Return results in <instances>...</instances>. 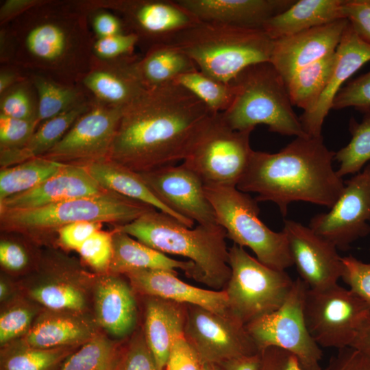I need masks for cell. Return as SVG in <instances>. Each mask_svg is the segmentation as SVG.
Here are the masks:
<instances>
[{"mask_svg": "<svg viewBox=\"0 0 370 370\" xmlns=\"http://www.w3.org/2000/svg\"><path fill=\"white\" fill-rule=\"evenodd\" d=\"M90 24L95 38H103L128 32L123 20L117 15L104 9L88 12Z\"/></svg>", "mask_w": 370, "mask_h": 370, "instance_id": "db71d44e", "label": "cell"}, {"mask_svg": "<svg viewBox=\"0 0 370 370\" xmlns=\"http://www.w3.org/2000/svg\"><path fill=\"white\" fill-rule=\"evenodd\" d=\"M349 107L362 113L370 110V71L349 81L334 98L332 109Z\"/></svg>", "mask_w": 370, "mask_h": 370, "instance_id": "ee69618b", "label": "cell"}, {"mask_svg": "<svg viewBox=\"0 0 370 370\" xmlns=\"http://www.w3.org/2000/svg\"><path fill=\"white\" fill-rule=\"evenodd\" d=\"M134 290L179 304L199 306L222 315H232L225 290H206L192 286L177 273L160 269L134 270L125 274Z\"/></svg>", "mask_w": 370, "mask_h": 370, "instance_id": "603a6c76", "label": "cell"}, {"mask_svg": "<svg viewBox=\"0 0 370 370\" xmlns=\"http://www.w3.org/2000/svg\"><path fill=\"white\" fill-rule=\"evenodd\" d=\"M186 312L182 304L147 296L144 336L160 370H164L174 341L184 334Z\"/></svg>", "mask_w": 370, "mask_h": 370, "instance_id": "83f0119b", "label": "cell"}, {"mask_svg": "<svg viewBox=\"0 0 370 370\" xmlns=\"http://www.w3.org/2000/svg\"><path fill=\"white\" fill-rule=\"evenodd\" d=\"M36 96L37 93L32 82L29 77H26L1 95L0 114L19 119L38 121Z\"/></svg>", "mask_w": 370, "mask_h": 370, "instance_id": "b9f144b4", "label": "cell"}, {"mask_svg": "<svg viewBox=\"0 0 370 370\" xmlns=\"http://www.w3.org/2000/svg\"><path fill=\"white\" fill-rule=\"evenodd\" d=\"M282 232L299 278L310 289H324L338 284L343 263L334 244L293 220L284 221Z\"/></svg>", "mask_w": 370, "mask_h": 370, "instance_id": "d6986e66", "label": "cell"}, {"mask_svg": "<svg viewBox=\"0 0 370 370\" xmlns=\"http://www.w3.org/2000/svg\"><path fill=\"white\" fill-rule=\"evenodd\" d=\"M41 310L30 299L14 297L5 302L0 314L1 347L24 336Z\"/></svg>", "mask_w": 370, "mask_h": 370, "instance_id": "60d3db41", "label": "cell"}, {"mask_svg": "<svg viewBox=\"0 0 370 370\" xmlns=\"http://www.w3.org/2000/svg\"><path fill=\"white\" fill-rule=\"evenodd\" d=\"M361 122L352 117L349 130V143L335 153L334 160L340 164L336 173L341 177L361 171L370 160V110L363 113Z\"/></svg>", "mask_w": 370, "mask_h": 370, "instance_id": "ab89813d", "label": "cell"}, {"mask_svg": "<svg viewBox=\"0 0 370 370\" xmlns=\"http://www.w3.org/2000/svg\"><path fill=\"white\" fill-rule=\"evenodd\" d=\"M273 370H304L297 359L291 353L277 347H271ZM324 370H328L326 368Z\"/></svg>", "mask_w": 370, "mask_h": 370, "instance_id": "680465c9", "label": "cell"}, {"mask_svg": "<svg viewBox=\"0 0 370 370\" xmlns=\"http://www.w3.org/2000/svg\"><path fill=\"white\" fill-rule=\"evenodd\" d=\"M113 254L108 273L119 275L141 269H160L177 273L181 269L195 278L193 262L180 261L167 256L130 236L112 229Z\"/></svg>", "mask_w": 370, "mask_h": 370, "instance_id": "f546056e", "label": "cell"}, {"mask_svg": "<svg viewBox=\"0 0 370 370\" xmlns=\"http://www.w3.org/2000/svg\"><path fill=\"white\" fill-rule=\"evenodd\" d=\"M99 328L95 318L87 312L44 308L21 339L38 348L80 347Z\"/></svg>", "mask_w": 370, "mask_h": 370, "instance_id": "d4e9b609", "label": "cell"}, {"mask_svg": "<svg viewBox=\"0 0 370 370\" xmlns=\"http://www.w3.org/2000/svg\"><path fill=\"white\" fill-rule=\"evenodd\" d=\"M152 209L156 208L106 190L40 208L0 212V228L3 233L41 242L71 223L94 221L125 225Z\"/></svg>", "mask_w": 370, "mask_h": 370, "instance_id": "8992f818", "label": "cell"}, {"mask_svg": "<svg viewBox=\"0 0 370 370\" xmlns=\"http://www.w3.org/2000/svg\"><path fill=\"white\" fill-rule=\"evenodd\" d=\"M214 112L175 82L123 110L108 160L138 173L184 160Z\"/></svg>", "mask_w": 370, "mask_h": 370, "instance_id": "6da1fadb", "label": "cell"}, {"mask_svg": "<svg viewBox=\"0 0 370 370\" xmlns=\"http://www.w3.org/2000/svg\"><path fill=\"white\" fill-rule=\"evenodd\" d=\"M343 3V0L295 1L286 10L266 21L262 29L276 40L346 19Z\"/></svg>", "mask_w": 370, "mask_h": 370, "instance_id": "f1b7e54d", "label": "cell"}, {"mask_svg": "<svg viewBox=\"0 0 370 370\" xmlns=\"http://www.w3.org/2000/svg\"><path fill=\"white\" fill-rule=\"evenodd\" d=\"M64 164L37 157L1 168L0 201L27 192L57 173Z\"/></svg>", "mask_w": 370, "mask_h": 370, "instance_id": "74e56055", "label": "cell"}, {"mask_svg": "<svg viewBox=\"0 0 370 370\" xmlns=\"http://www.w3.org/2000/svg\"><path fill=\"white\" fill-rule=\"evenodd\" d=\"M184 336L202 363L220 365L232 358L260 352L246 326L232 315L189 305Z\"/></svg>", "mask_w": 370, "mask_h": 370, "instance_id": "2e32d148", "label": "cell"}, {"mask_svg": "<svg viewBox=\"0 0 370 370\" xmlns=\"http://www.w3.org/2000/svg\"><path fill=\"white\" fill-rule=\"evenodd\" d=\"M198 69L182 50L169 42L154 44L138 58L136 70L147 89L173 82L177 77Z\"/></svg>", "mask_w": 370, "mask_h": 370, "instance_id": "d6a6232c", "label": "cell"}, {"mask_svg": "<svg viewBox=\"0 0 370 370\" xmlns=\"http://www.w3.org/2000/svg\"><path fill=\"white\" fill-rule=\"evenodd\" d=\"M123 352L101 332L71 354L58 370H119Z\"/></svg>", "mask_w": 370, "mask_h": 370, "instance_id": "8d00e7d4", "label": "cell"}, {"mask_svg": "<svg viewBox=\"0 0 370 370\" xmlns=\"http://www.w3.org/2000/svg\"><path fill=\"white\" fill-rule=\"evenodd\" d=\"M335 61L334 53L296 71L284 80L293 106L301 108L304 113L313 110L328 86Z\"/></svg>", "mask_w": 370, "mask_h": 370, "instance_id": "836d02e7", "label": "cell"}, {"mask_svg": "<svg viewBox=\"0 0 370 370\" xmlns=\"http://www.w3.org/2000/svg\"><path fill=\"white\" fill-rule=\"evenodd\" d=\"M166 370H201L202 362L184 334L176 338L170 350Z\"/></svg>", "mask_w": 370, "mask_h": 370, "instance_id": "f907efd6", "label": "cell"}, {"mask_svg": "<svg viewBox=\"0 0 370 370\" xmlns=\"http://www.w3.org/2000/svg\"><path fill=\"white\" fill-rule=\"evenodd\" d=\"M39 126L37 120H24L0 114V152L23 146Z\"/></svg>", "mask_w": 370, "mask_h": 370, "instance_id": "f6af8a7d", "label": "cell"}, {"mask_svg": "<svg viewBox=\"0 0 370 370\" xmlns=\"http://www.w3.org/2000/svg\"><path fill=\"white\" fill-rule=\"evenodd\" d=\"M204 190L227 238L251 249L271 268L285 271L293 265L285 234L271 230L259 219L255 198L234 186H204Z\"/></svg>", "mask_w": 370, "mask_h": 370, "instance_id": "ba28073f", "label": "cell"}, {"mask_svg": "<svg viewBox=\"0 0 370 370\" xmlns=\"http://www.w3.org/2000/svg\"><path fill=\"white\" fill-rule=\"evenodd\" d=\"M139 43L136 34L124 32L103 38H95L93 56L99 59L110 60L133 56L136 46Z\"/></svg>", "mask_w": 370, "mask_h": 370, "instance_id": "bcb514c9", "label": "cell"}, {"mask_svg": "<svg viewBox=\"0 0 370 370\" xmlns=\"http://www.w3.org/2000/svg\"><path fill=\"white\" fill-rule=\"evenodd\" d=\"M370 164L345 182L344 189L329 212L313 217L309 227L347 251L370 233Z\"/></svg>", "mask_w": 370, "mask_h": 370, "instance_id": "e0dca14e", "label": "cell"}, {"mask_svg": "<svg viewBox=\"0 0 370 370\" xmlns=\"http://www.w3.org/2000/svg\"><path fill=\"white\" fill-rule=\"evenodd\" d=\"M328 370H370V357L351 347L338 349Z\"/></svg>", "mask_w": 370, "mask_h": 370, "instance_id": "11a10c76", "label": "cell"}, {"mask_svg": "<svg viewBox=\"0 0 370 370\" xmlns=\"http://www.w3.org/2000/svg\"><path fill=\"white\" fill-rule=\"evenodd\" d=\"M123 110L92 98L88 109L53 147L40 157L84 168L108 160Z\"/></svg>", "mask_w": 370, "mask_h": 370, "instance_id": "5bb4252c", "label": "cell"}, {"mask_svg": "<svg viewBox=\"0 0 370 370\" xmlns=\"http://www.w3.org/2000/svg\"><path fill=\"white\" fill-rule=\"evenodd\" d=\"M33 257L25 244L12 236H3L0 241V263L10 273L25 271L32 264Z\"/></svg>", "mask_w": 370, "mask_h": 370, "instance_id": "c3c4849f", "label": "cell"}, {"mask_svg": "<svg viewBox=\"0 0 370 370\" xmlns=\"http://www.w3.org/2000/svg\"><path fill=\"white\" fill-rule=\"evenodd\" d=\"M26 77L10 70H1L0 75V94H3L16 83Z\"/></svg>", "mask_w": 370, "mask_h": 370, "instance_id": "94428289", "label": "cell"}, {"mask_svg": "<svg viewBox=\"0 0 370 370\" xmlns=\"http://www.w3.org/2000/svg\"><path fill=\"white\" fill-rule=\"evenodd\" d=\"M200 21L262 29L264 22L284 12L293 0H177Z\"/></svg>", "mask_w": 370, "mask_h": 370, "instance_id": "484cf974", "label": "cell"}, {"mask_svg": "<svg viewBox=\"0 0 370 370\" xmlns=\"http://www.w3.org/2000/svg\"><path fill=\"white\" fill-rule=\"evenodd\" d=\"M304 314L308 330L320 347L340 349L351 347L370 316V306L352 290L336 284L308 288Z\"/></svg>", "mask_w": 370, "mask_h": 370, "instance_id": "7c38bea8", "label": "cell"}, {"mask_svg": "<svg viewBox=\"0 0 370 370\" xmlns=\"http://www.w3.org/2000/svg\"><path fill=\"white\" fill-rule=\"evenodd\" d=\"M230 83L234 97L221 114L230 127L254 130L265 125L281 135H308L293 109L283 77L269 62L247 67Z\"/></svg>", "mask_w": 370, "mask_h": 370, "instance_id": "52a82bcc", "label": "cell"}, {"mask_svg": "<svg viewBox=\"0 0 370 370\" xmlns=\"http://www.w3.org/2000/svg\"><path fill=\"white\" fill-rule=\"evenodd\" d=\"M134 56L105 60L93 56L81 85L94 99L124 109L147 90L136 70Z\"/></svg>", "mask_w": 370, "mask_h": 370, "instance_id": "44dd1931", "label": "cell"}, {"mask_svg": "<svg viewBox=\"0 0 370 370\" xmlns=\"http://www.w3.org/2000/svg\"><path fill=\"white\" fill-rule=\"evenodd\" d=\"M86 169L104 190L147 204L172 216L186 226L193 227L195 222L175 213L161 202L138 173L108 159L92 164Z\"/></svg>", "mask_w": 370, "mask_h": 370, "instance_id": "4dcf8cb0", "label": "cell"}, {"mask_svg": "<svg viewBox=\"0 0 370 370\" xmlns=\"http://www.w3.org/2000/svg\"><path fill=\"white\" fill-rule=\"evenodd\" d=\"M91 99L42 123L21 148L0 152L1 168L40 157L49 151L62 139L77 119L88 109Z\"/></svg>", "mask_w": 370, "mask_h": 370, "instance_id": "1f68e13d", "label": "cell"}, {"mask_svg": "<svg viewBox=\"0 0 370 370\" xmlns=\"http://www.w3.org/2000/svg\"><path fill=\"white\" fill-rule=\"evenodd\" d=\"M138 174L154 195L175 213L199 225H219L204 183L183 164Z\"/></svg>", "mask_w": 370, "mask_h": 370, "instance_id": "ac0fdd59", "label": "cell"}, {"mask_svg": "<svg viewBox=\"0 0 370 370\" xmlns=\"http://www.w3.org/2000/svg\"><path fill=\"white\" fill-rule=\"evenodd\" d=\"M79 3L86 11H114L123 20L127 32L136 34L139 42H146L148 47L169 41L199 21L177 0H100Z\"/></svg>", "mask_w": 370, "mask_h": 370, "instance_id": "9a60e30c", "label": "cell"}, {"mask_svg": "<svg viewBox=\"0 0 370 370\" xmlns=\"http://www.w3.org/2000/svg\"><path fill=\"white\" fill-rule=\"evenodd\" d=\"M252 131L235 130L226 123L221 112L213 113L182 164L204 186L236 187L254 151L250 146Z\"/></svg>", "mask_w": 370, "mask_h": 370, "instance_id": "30bf717a", "label": "cell"}, {"mask_svg": "<svg viewBox=\"0 0 370 370\" xmlns=\"http://www.w3.org/2000/svg\"><path fill=\"white\" fill-rule=\"evenodd\" d=\"M343 10L358 36L370 44V0H343Z\"/></svg>", "mask_w": 370, "mask_h": 370, "instance_id": "f5cc1de1", "label": "cell"}, {"mask_svg": "<svg viewBox=\"0 0 370 370\" xmlns=\"http://www.w3.org/2000/svg\"><path fill=\"white\" fill-rule=\"evenodd\" d=\"M203 73L230 83L247 67L269 62L273 40L262 29L199 21L166 42Z\"/></svg>", "mask_w": 370, "mask_h": 370, "instance_id": "5b68a950", "label": "cell"}, {"mask_svg": "<svg viewBox=\"0 0 370 370\" xmlns=\"http://www.w3.org/2000/svg\"><path fill=\"white\" fill-rule=\"evenodd\" d=\"M335 54V64L325 91L313 110L299 117L309 136H322L323 122L336 95L351 76L370 61V44L360 38L348 22Z\"/></svg>", "mask_w": 370, "mask_h": 370, "instance_id": "7402d4cb", "label": "cell"}, {"mask_svg": "<svg viewBox=\"0 0 370 370\" xmlns=\"http://www.w3.org/2000/svg\"><path fill=\"white\" fill-rule=\"evenodd\" d=\"M134 288L119 275L98 276L93 286L95 318L99 328L114 337L131 333L137 321Z\"/></svg>", "mask_w": 370, "mask_h": 370, "instance_id": "4316f807", "label": "cell"}, {"mask_svg": "<svg viewBox=\"0 0 370 370\" xmlns=\"http://www.w3.org/2000/svg\"><path fill=\"white\" fill-rule=\"evenodd\" d=\"M102 226V223L94 221L67 225L57 232V242L62 247L77 251L91 235L101 230Z\"/></svg>", "mask_w": 370, "mask_h": 370, "instance_id": "816d5d0a", "label": "cell"}, {"mask_svg": "<svg viewBox=\"0 0 370 370\" xmlns=\"http://www.w3.org/2000/svg\"><path fill=\"white\" fill-rule=\"evenodd\" d=\"M341 279L370 306V263L352 255L342 257Z\"/></svg>", "mask_w": 370, "mask_h": 370, "instance_id": "7dc6e473", "label": "cell"}, {"mask_svg": "<svg viewBox=\"0 0 370 370\" xmlns=\"http://www.w3.org/2000/svg\"><path fill=\"white\" fill-rule=\"evenodd\" d=\"M3 32L8 61L30 74L80 85L93 58L88 13L76 2L41 1Z\"/></svg>", "mask_w": 370, "mask_h": 370, "instance_id": "7a4b0ae2", "label": "cell"}, {"mask_svg": "<svg viewBox=\"0 0 370 370\" xmlns=\"http://www.w3.org/2000/svg\"><path fill=\"white\" fill-rule=\"evenodd\" d=\"M41 1L38 0H8L1 8V23H8L25 11L36 5Z\"/></svg>", "mask_w": 370, "mask_h": 370, "instance_id": "6f0895ef", "label": "cell"}, {"mask_svg": "<svg viewBox=\"0 0 370 370\" xmlns=\"http://www.w3.org/2000/svg\"><path fill=\"white\" fill-rule=\"evenodd\" d=\"M262 352L243 355L229 359L220 365L223 370H261Z\"/></svg>", "mask_w": 370, "mask_h": 370, "instance_id": "9f6ffc18", "label": "cell"}, {"mask_svg": "<svg viewBox=\"0 0 370 370\" xmlns=\"http://www.w3.org/2000/svg\"><path fill=\"white\" fill-rule=\"evenodd\" d=\"M351 347L356 349L370 357V316L359 330Z\"/></svg>", "mask_w": 370, "mask_h": 370, "instance_id": "91938a15", "label": "cell"}, {"mask_svg": "<svg viewBox=\"0 0 370 370\" xmlns=\"http://www.w3.org/2000/svg\"><path fill=\"white\" fill-rule=\"evenodd\" d=\"M263 360L261 370H273V354L271 347L262 352Z\"/></svg>", "mask_w": 370, "mask_h": 370, "instance_id": "be15d7a7", "label": "cell"}, {"mask_svg": "<svg viewBox=\"0 0 370 370\" xmlns=\"http://www.w3.org/2000/svg\"><path fill=\"white\" fill-rule=\"evenodd\" d=\"M308 288L300 278L294 280L283 304L248 323L246 329L260 352L280 348L295 356L304 370H322V349L310 334L304 319Z\"/></svg>", "mask_w": 370, "mask_h": 370, "instance_id": "8fae6325", "label": "cell"}, {"mask_svg": "<svg viewBox=\"0 0 370 370\" xmlns=\"http://www.w3.org/2000/svg\"><path fill=\"white\" fill-rule=\"evenodd\" d=\"M113 229L163 254L181 256L195 264L194 280L214 290L225 288L231 275L226 232L219 225L190 228L156 209Z\"/></svg>", "mask_w": 370, "mask_h": 370, "instance_id": "277c9868", "label": "cell"}, {"mask_svg": "<svg viewBox=\"0 0 370 370\" xmlns=\"http://www.w3.org/2000/svg\"><path fill=\"white\" fill-rule=\"evenodd\" d=\"M119 370H160L146 342L144 333H137L123 352Z\"/></svg>", "mask_w": 370, "mask_h": 370, "instance_id": "681fc988", "label": "cell"}, {"mask_svg": "<svg viewBox=\"0 0 370 370\" xmlns=\"http://www.w3.org/2000/svg\"><path fill=\"white\" fill-rule=\"evenodd\" d=\"M97 278L77 260L49 249L40 254L26 291L44 308L86 312L90 284Z\"/></svg>", "mask_w": 370, "mask_h": 370, "instance_id": "4fadbf2b", "label": "cell"}, {"mask_svg": "<svg viewBox=\"0 0 370 370\" xmlns=\"http://www.w3.org/2000/svg\"><path fill=\"white\" fill-rule=\"evenodd\" d=\"M218 365L210 362H203L201 370H221Z\"/></svg>", "mask_w": 370, "mask_h": 370, "instance_id": "e7e4bbea", "label": "cell"}, {"mask_svg": "<svg viewBox=\"0 0 370 370\" xmlns=\"http://www.w3.org/2000/svg\"><path fill=\"white\" fill-rule=\"evenodd\" d=\"M173 82L190 92L214 113L225 111L234 97L230 83L217 80L199 69L180 75Z\"/></svg>", "mask_w": 370, "mask_h": 370, "instance_id": "f35d334b", "label": "cell"}, {"mask_svg": "<svg viewBox=\"0 0 370 370\" xmlns=\"http://www.w3.org/2000/svg\"><path fill=\"white\" fill-rule=\"evenodd\" d=\"M38 97L39 125L91 98L80 85H65L42 75L30 74Z\"/></svg>", "mask_w": 370, "mask_h": 370, "instance_id": "d590c367", "label": "cell"}, {"mask_svg": "<svg viewBox=\"0 0 370 370\" xmlns=\"http://www.w3.org/2000/svg\"><path fill=\"white\" fill-rule=\"evenodd\" d=\"M335 153L322 136L309 135L296 137L277 153L253 151L236 188L256 193L257 201L275 203L283 216L294 201L330 208L345 187L332 166Z\"/></svg>", "mask_w": 370, "mask_h": 370, "instance_id": "3957f363", "label": "cell"}, {"mask_svg": "<svg viewBox=\"0 0 370 370\" xmlns=\"http://www.w3.org/2000/svg\"><path fill=\"white\" fill-rule=\"evenodd\" d=\"M348 23L341 19L273 40L269 62L284 80L296 71L335 53Z\"/></svg>", "mask_w": 370, "mask_h": 370, "instance_id": "ffe728a7", "label": "cell"}, {"mask_svg": "<svg viewBox=\"0 0 370 370\" xmlns=\"http://www.w3.org/2000/svg\"><path fill=\"white\" fill-rule=\"evenodd\" d=\"M77 251L90 267L102 274L108 273L113 254L112 231H97Z\"/></svg>", "mask_w": 370, "mask_h": 370, "instance_id": "7bdbcfd3", "label": "cell"}, {"mask_svg": "<svg viewBox=\"0 0 370 370\" xmlns=\"http://www.w3.org/2000/svg\"><path fill=\"white\" fill-rule=\"evenodd\" d=\"M11 286L8 280L1 278L0 280V300L1 302H7L14 297H12Z\"/></svg>", "mask_w": 370, "mask_h": 370, "instance_id": "6125c7cd", "label": "cell"}, {"mask_svg": "<svg viewBox=\"0 0 370 370\" xmlns=\"http://www.w3.org/2000/svg\"><path fill=\"white\" fill-rule=\"evenodd\" d=\"M102 188L86 168L64 165L32 189L0 201V212L40 208L67 199L92 196Z\"/></svg>", "mask_w": 370, "mask_h": 370, "instance_id": "cb8c5ba5", "label": "cell"}, {"mask_svg": "<svg viewBox=\"0 0 370 370\" xmlns=\"http://www.w3.org/2000/svg\"><path fill=\"white\" fill-rule=\"evenodd\" d=\"M230 278L225 286L232 315L245 326L278 309L294 280L285 271L271 268L234 244L229 249Z\"/></svg>", "mask_w": 370, "mask_h": 370, "instance_id": "9c48e42d", "label": "cell"}, {"mask_svg": "<svg viewBox=\"0 0 370 370\" xmlns=\"http://www.w3.org/2000/svg\"><path fill=\"white\" fill-rule=\"evenodd\" d=\"M79 347L38 348L18 338L1 347L0 370H58Z\"/></svg>", "mask_w": 370, "mask_h": 370, "instance_id": "e575fe53", "label": "cell"}]
</instances>
